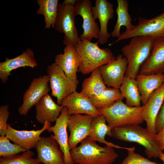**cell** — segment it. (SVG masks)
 <instances>
[{
    "mask_svg": "<svg viewBox=\"0 0 164 164\" xmlns=\"http://www.w3.org/2000/svg\"><path fill=\"white\" fill-rule=\"evenodd\" d=\"M98 43L79 37L76 46L79 59L78 72L87 74L116 58L110 49L101 48Z\"/></svg>",
    "mask_w": 164,
    "mask_h": 164,
    "instance_id": "obj_1",
    "label": "cell"
},
{
    "mask_svg": "<svg viewBox=\"0 0 164 164\" xmlns=\"http://www.w3.org/2000/svg\"><path fill=\"white\" fill-rule=\"evenodd\" d=\"M70 154L74 164H112L118 156L113 147H102L87 137Z\"/></svg>",
    "mask_w": 164,
    "mask_h": 164,
    "instance_id": "obj_2",
    "label": "cell"
},
{
    "mask_svg": "<svg viewBox=\"0 0 164 164\" xmlns=\"http://www.w3.org/2000/svg\"><path fill=\"white\" fill-rule=\"evenodd\" d=\"M121 49L128 65L125 76L136 79L141 66L149 56L155 40L148 36L132 37Z\"/></svg>",
    "mask_w": 164,
    "mask_h": 164,
    "instance_id": "obj_3",
    "label": "cell"
},
{
    "mask_svg": "<svg viewBox=\"0 0 164 164\" xmlns=\"http://www.w3.org/2000/svg\"><path fill=\"white\" fill-rule=\"evenodd\" d=\"M112 136L118 140L134 142L143 146L148 158H159L162 152L156 135L152 134L139 125H127L112 129Z\"/></svg>",
    "mask_w": 164,
    "mask_h": 164,
    "instance_id": "obj_4",
    "label": "cell"
},
{
    "mask_svg": "<svg viewBox=\"0 0 164 164\" xmlns=\"http://www.w3.org/2000/svg\"><path fill=\"white\" fill-rule=\"evenodd\" d=\"M143 106L131 107L119 100L112 105L97 109L112 129L127 125H140L144 121L142 113Z\"/></svg>",
    "mask_w": 164,
    "mask_h": 164,
    "instance_id": "obj_5",
    "label": "cell"
},
{
    "mask_svg": "<svg viewBox=\"0 0 164 164\" xmlns=\"http://www.w3.org/2000/svg\"><path fill=\"white\" fill-rule=\"evenodd\" d=\"M137 25L128 32H123L120 36L109 44L111 46L120 41L141 36H151L155 40H164V12L153 18L148 19L140 17Z\"/></svg>",
    "mask_w": 164,
    "mask_h": 164,
    "instance_id": "obj_6",
    "label": "cell"
},
{
    "mask_svg": "<svg viewBox=\"0 0 164 164\" xmlns=\"http://www.w3.org/2000/svg\"><path fill=\"white\" fill-rule=\"evenodd\" d=\"M74 6L59 3L54 28L59 33L64 34L65 45L71 44L76 46L80 37L75 24Z\"/></svg>",
    "mask_w": 164,
    "mask_h": 164,
    "instance_id": "obj_7",
    "label": "cell"
},
{
    "mask_svg": "<svg viewBox=\"0 0 164 164\" xmlns=\"http://www.w3.org/2000/svg\"><path fill=\"white\" fill-rule=\"evenodd\" d=\"M47 73L49 78L52 95L56 98L58 104L60 105L64 98L76 91L79 81L69 79L55 62L47 67Z\"/></svg>",
    "mask_w": 164,
    "mask_h": 164,
    "instance_id": "obj_8",
    "label": "cell"
},
{
    "mask_svg": "<svg viewBox=\"0 0 164 164\" xmlns=\"http://www.w3.org/2000/svg\"><path fill=\"white\" fill-rule=\"evenodd\" d=\"M49 78L45 75L33 79L23 96L22 103L18 108L21 115L26 116L29 110L51 90Z\"/></svg>",
    "mask_w": 164,
    "mask_h": 164,
    "instance_id": "obj_9",
    "label": "cell"
},
{
    "mask_svg": "<svg viewBox=\"0 0 164 164\" xmlns=\"http://www.w3.org/2000/svg\"><path fill=\"white\" fill-rule=\"evenodd\" d=\"M128 62L122 54L108 63L98 68L103 80L107 87L119 89L126 71Z\"/></svg>",
    "mask_w": 164,
    "mask_h": 164,
    "instance_id": "obj_10",
    "label": "cell"
},
{
    "mask_svg": "<svg viewBox=\"0 0 164 164\" xmlns=\"http://www.w3.org/2000/svg\"><path fill=\"white\" fill-rule=\"evenodd\" d=\"M93 117L87 114L69 115L67 127L70 133L68 140L70 150L89 136Z\"/></svg>",
    "mask_w": 164,
    "mask_h": 164,
    "instance_id": "obj_11",
    "label": "cell"
},
{
    "mask_svg": "<svg viewBox=\"0 0 164 164\" xmlns=\"http://www.w3.org/2000/svg\"><path fill=\"white\" fill-rule=\"evenodd\" d=\"M90 0H77L74 6L75 16L79 15L83 19L82 27L83 32L80 38L91 41L92 38L99 39L100 31L97 23L93 17Z\"/></svg>",
    "mask_w": 164,
    "mask_h": 164,
    "instance_id": "obj_12",
    "label": "cell"
},
{
    "mask_svg": "<svg viewBox=\"0 0 164 164\" xmlns=\"http://www.w3.org/2000/svg\"><path fill=\"white\" fill-rule=\"evenodd\" d=\"M69 115L67 109L63 107L60 114L56 121L55 124L50 126L46 130L49 132H53V135L50 137L54 139L60 146L63 152L66 164H74L70 154L67 129Z\"/></svg>",
    "mask_w": 164,
    "mask_h": 164,
    "instance_id": "obj_13",
    "label": "cell"
},
{
    "mask_svg": "<svg viewBox=\"0 0 164 164\" xmlns=\"http://www.w3.org/2000/svg\"><path fill=\"white\" fill-rule=\"evenodd\" d=\"M164 101V82L151 95L143 106L142 118L146 124V129L151 134H157L155 122L157 116Z\"/></svg>",
    "mask_w": 164,
    "mask_h": 164,
    "instance_id": "obj_14",
    "label": "cell"
},
{
    "mask_svg": "<svg viewBox=\"0 0 164 164\" xmlns=\"http://www.w3.org/2000/svg\"><path fill=\"white\" fill-rule=\"evenodd\" d=\"M37 158L44 164H66L63 152L51 137H41L36 147Z\"/></svg>",
    "mask_w": 164,
    "mask_h": 164,
    "instance_id": "obj_15",
    "label": "cell"
},
{
    "mask_svg": "<svg viewBox=\"0 0 164 164\" xmlns=\"http://www.w3.org/2000/svg\"><path fill=\"white\" fill-rule=\"evenodd\" d=\"M50 126L51 123L46 121L40 129L19 130L15 129L8 124L5 136L18 146L27 150H30L35 148L41 134Z\"/></svg>",
    "mask_w": 164,
    "mask_h": 164,
    "instance_id": "obj_16",
    "label": "cell"
},
{
    "mask_svg": "<svg viewBox=\"0 0 164 164\" xmlns=\"http://www.w3.org/2000/svg\"><path fill=\"white\" fill-rule=\"evenodd\" d=\"M38 66L32 50L28 48L20 54L12 58L6 57L4 61L0 63V79L5 83L12 71L21 67H29L34 68Z\"/></svg>",
    "mask_w": 164,
    "mask_h": 164,
    "instance_id": "obj_17",
    "label": "cell"
},
{
    "mask_svg": "<svg viewBox=\"0 0 164 164\" xmlns=\"http://www.w3.org/2000/svg\"><path fill=\"white\" fill-rule=\"evenodd\" d=\"M113 5L107 0H96L95 5L92 6L91 10L95 20L98 19L100 24L98 43L103 45L106 43L111 36L108 31V24L109 20L114 16Z\"/></svg>",
    "mask_w": 164,
    "mask_h": 164,
    "instance_id": "obj_18",
    "label": "cell"
},
{
    "mask_svg": "<svg viewBox=\"0 0 164 164\" xmlns=\"http://www.w3.org/2000/svg\"><path fill=\"white\" fill-rule=\"evenodd\" d=\"M60 105L67 109L69 115L84 114L94 117L101 115L90 99L76 91L64 98Z\"/></svg>",
    "mask_w": 164,
    "mask_h": 164,
    "instance_id": "obj_19",
    "label": "cell"
},
{
    "mask_svg": "<svg viewBox=\"0 0 164 164\" xmlns=\"http://www.w3.org/2000/svg\"><path fill=\"white\" fill-rule=\"evenodd\" d=\"M63 53L56 54L55 63L70 80L78 81L77 73L79 65V56L76 46L68 44L64 48Z\"/></svg>",
    "mask_w": 164,
    "mask_h": 164,
    "instance_id": "obj_20",
    "label": "cell"
},
{
    "mask_svg": "<svg viewBox=\"0 0 164 164\" xmlns=\"http://www.w3.org/2000/svg\"><path fill=\"white\" fill-rule=\"evenodd\" d=\"M164 72V40H155L150 54L141 67L139 74H163Z\"/></svg>",
    "mask_w": 164,
    "mask_h": 164,
    "instance_id": "obj_21",
    "label": "cell"
},
{
    "mask_svg": "<svg viewBox=\"0 0 164 164\" xmlns=\"http://www.w3.org/2000/svg\"><path fill=\"white\" fill-rule=\"evenodd\" d=\"M35 106L36 119L38 122L43 125L46 121L50 123L56 121L63 107L56 103L48 93L43 96Z\"/></svg>",
    "mask_w": 164,
    "mask_h": 164,
    "instance_id": "obj_22",
    "label": "cell"
},
{
    "mask_svg": "<svg viewBox=\"0 0 164 164\" xmlns=\"http://www.w3.org/2000/svg\"><path fill=\"white\" fill-rule=\"evenodd\" d=\"M105 117L100 115L93 117L91 122V131L88 138L91 140L103 143L106 145L117 149H124L127 150L130 148L123 147L115 145L111 142L106 141L105 139L106 135L112 136V129L106 123Z\"/></svg>",
    "mask_w": 164,
    "mask_h": 164,
    "instance_id": "obj_23",
    "label": "cell"
},
{
    "mask_svg": "<svg viewBox=\"0 0 164 164\" xmlns=\"http://www.w3.org/2000/svg\"><path fill=\"white\" fill-rule=\"evenodd\" d=\"M142 97L143 105L147 102L152 94L164 82V74L144 75L138 74L136 78Z\"/></svg>",
    "mask_w": 164,
    "mask_h": 164,
    "instance_id": "obj_24",
    "label": "cell"
},
{
    "mask_svg": "<svg viewBox=\"0 0 164 164\" xmlns=\"http://www.w3.org/2000/svg\"><path fill=\"white\" fill-rule=\"evenodd\" d=\"M106 87L97 68L84 80L80 93L91 100L100 95L106 88Z\"/></svg>",
    "mask_w": 164,
    "mask_h": 164,
    "instance_id": "obj_25",
    "label": "cell"
},
{
    "mask_svg": "<svg viewBox=\"0 0 164 164\" xmlns=\"http://www.w3.org/2000/svg\"><path fill=\"white\" fill-rule=\"evenodd\" d=\"M118 5L116 12L117 19L113 31L110 33L112 37L119 38L121 36L120 29L122 26L126 27L125 32L132 30L135 26L132 22V19L128 12L129 4L126 0H117Z\"/></svg>",
    "mask_w": 164,
    "mask_h": 164,
    "instance_id": "obj_26",
    "label": "cell"
},
{
    "mask_svg": "<svg viewBox=\"0 0 164 164\" xmlns=\"http://www.w3.org/2000/svg\"><path fill=\"white\" fill-rule=\"evenodd\" d=\"M126 104L131 107L141 106L142 97L136 79L125 76L119 89Z\"/></svg>",
    "mask_w": 164,
    "mask_h": 164,
    "instance_id": "obj_27",
    "label": "cell"
},
{
    "mask_svg": "<svg viewBox=\"0 0 164 164\" xmlns=\"http://www.w3.org/2000/svg\"><path fill=\"white\" fill-rule=\"evenodd\" d=\"M58 0H37L39 8L36 12L38 15H43L45 23V28H54L58 11Z\"/></svg>",
    "mask_w": 164,
    "mask_h": 164,
    "instance_id": "obj_28",
    "label": "cell"
},
{
    "mask_svg": "<svg viewBox=\"0 0 164 164\" xmlns=\"http://www.w3.org/2000/svg\"><path fill=\"white\" fill-rule=\"evenodd\" d=\"M124 98L119 89L107 87L100 95L91 100L98 109L109 107Z\"/></svg>",
    "mask_w": 164,
    "mask_h": 164,
    "instance_id": "obj_29",
    "label": "cell"
},
{
    "mask_svg": "<svg viewBox=\"0 0 164 164\" xmlns=\"http://www.w3.org/2000/svg\"><path fill=\"white\" fill-rule=\"evenodd\" d=\"M34 152L27 150L21 155H14L6 157H0V164H40V161L33 156Z\"/></svg>",
    "mask_w": 164,
    "mask_h": 164,
    "instance_id": "obj_30",
    "label": "cell"
},
{
    "mask_svg": "<svg viewBox=\"0 0 164 164\" xmlns=\"http://www.w3.org/2000/svg\"><path fill=\"white\" fill-rule=\"evenodd\" d=\"M27 150L15 144L10 142L9 139L5 136H0V157L10 156Z\"/></svg>",
    "mask_w": 164,
    "mask_h": 164,
    "instance_id": "obj_31",
    "label": "cell"
},
{
    "mask_svg": "<svg viewBox=\"0 0 164 164\" xmlns=\"http://www.w3.org/2000/svg\"><path fill=\"white\" fill-rule=\"evenodd\" d=\"M135 147H131L127 150L128 155L120 164H164L151 161L139 153H135Z\"/></svg>",
    "mask_w": 164,
    "mask_h": 164,
    "instance_id": "obj_32",
    "label": "cell"
},
{
    "mask_svg": "<svg viewBox=\"0 0 164 164\" xmlns=\"http://www.w3.org/2000/svg\"><path fill=\"white\" fill-rule=\"evenodd\" d=\"M8 104L2 105L0 107V135L5 136L8 125L7 121L10 114Z\"/></svg>",
    "mask_w": 164,
    "mask_h": 164,
    "instance_id": "obj_33",
    "label": "cell"
},
{
    "mask_svg": "<svg viewBox=\"0 0 164 164\" xmlns=\"http://www.w3.org/2000/svg\"><path fill=\"white\" fill-rule=\"evenodd\" d=\"M164 124V101L156 118L155 127L157 134L159 132Z\"/></svg>",
    "mask_w": 164,
    "mask_h": 164,
    "instance_id": "obj_34",
    "label": "cell"
},
{
    "mask_svg": "<svg viewBox=\"0 0 164 164\" xmlns=\"http://www.w3.org/2000/svg\"><path fill=\"white\" fill-rule=\"evenodd\" d=\"M156 139L161 149L164 150V124L159 133L156 135Z\"/></svg>",
    "mask_w": 164,
    "mask_h": 164,
    "instance_id": "obj_35",
    "label": "cell"
},
{
    "mask_svg": "<svg viewBox=\"0 0 164 164\" xmlns=\"http://www.w3.org/2000/svg\"><path fill=\"white\" fill-rule=\"evenodd\" d=\"M77 0H65L62 3L65 4L73 5H75Z\"/></svg>",
    "mask_w": 164,
    "mask_h": 164,
    "instance_id": "obj_36",
    "label": "cell"
},
{
    "mask_svg": "<svg viewBox=\"0 0 164 164\" xmlns=\"http://www.w3.org/2000/svg\"><path fill=\"white\" fill-rule=\"evenodd\" d=\"M159 158L164 162V153L162 152L160 155Z\"/></svg>",
    "mask_w": 164,
    "mask_h": 164,
    "instance_id": "obj_37",
    "label": "cell"
}]
</instances>
